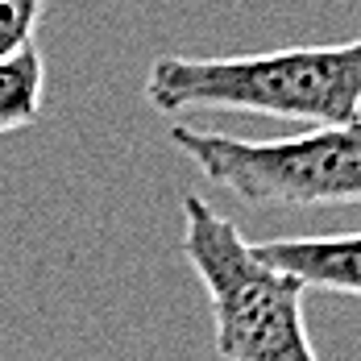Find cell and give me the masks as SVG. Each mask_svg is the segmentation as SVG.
<instances>
[{
    "mask_svg": "<svg viewBox=\"0 0 361 361\" xmlns=\"http://www.w3.org/2000/svg\"><path fill=\"white\" fill-rule=\"evenodd\" d=\"M166 142L250 208H345L361 204V121L245 142L216 129L171 125Z\"/></svg>",
    "mask_w": 361,
    "mask_h": 361,
    "instance_id": "cell-3",
    "label": "cell"
},
{
    "mask_svg": "<svg viewBox=\"0 0 361 361\" xmlns=\"http://www.w3.org/2000/svg\"><path fill=\"white\" fill-rule=\"evenodd\" d=\"M262 262L287 270L312 290L361 299V233H324V237H279L253 245Z\"/></svg>",
    "mask_w": 361,
    "mask_h": 361,
    "instance_id": "cell-4",
    "label": "cell"
},
{
    "mask_svg": "<svg viewBox=\"0 0 361 361\" xmlns=\"http://www.w3.org/2000/svg\"><path fill=\"white\" fill-rule=\"evenodd\" d=\"M46 104V63L37 46L0 63V133H17L42 121Z\"/></svg>",
    "mask_w": 361,
    "mask_h": 361,
    "instance_id": "cell-5",
    "label": "cell"
},
{
    "mask_svg": "<svg viewBox=\"0 0 361 361\" xmlns=\"http://www.w3.org/2000/svg\"><path fill=\"white\" fill-rule=\"evenodd\" d=\"M145 100L162 116L253 112L307 129L361 121V34L328 46H287L233 59L166 54L145 75Z\"/></svg>",
    "mask_w": 361,
    "mask_h": 361,
    "instance_id": "cell-1",
    "label": "cell"
},
{
    "mask_svg": "<svg viewBox=\"0 0 361 361\" xmlns=\"http://www.w3.org/2000/svg\"><path fill=\"white\" fill-rule=\"evenodd\" d=\"M183 257L195 270L212 312L220 361H320L307 324V287L262 262L233 220L204 195H183Z\"/></svg>",
    "mask_w": 361,
    "mask_h": 361,
    "instance_id": "cell-2",
    "label": "cell"
},
{
    "mask_svg": "<svg viewBox=\"0 0 361 361\" xmlns=\"http://www.w3.org/2000/svg\"><path fill=\"white\" fill-rule=\"evenodd\" d=\"M42 13L46 0H0V63L34 46Z\"/></svg>",
    "mask_w": 361,
    "mask_h": 361,
    "instance_id": "cell-6",
    "label": "cell"
}]
</instances>
